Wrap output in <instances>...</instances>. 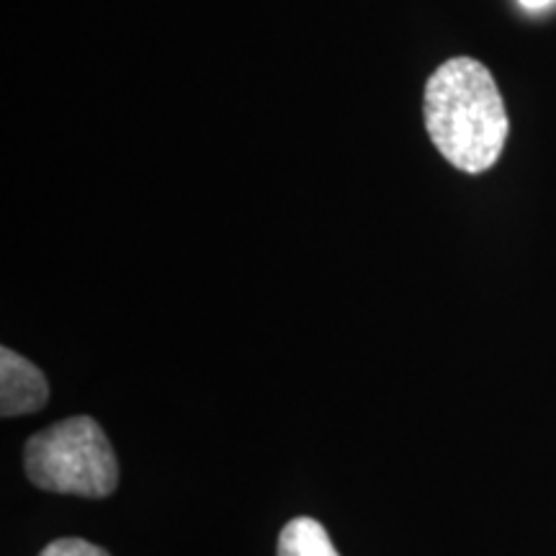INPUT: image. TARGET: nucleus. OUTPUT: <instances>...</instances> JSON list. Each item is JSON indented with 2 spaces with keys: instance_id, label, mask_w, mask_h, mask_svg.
Returning a JSON list of instances; mask_svg holds the SVG:
<instances>
[{
  "instance_id": "nucleus-5",
  "label": "nucleus",
  "mask_w": 556,
  "mask_h": 556,
  "mask_svg": "<svg viewBox=\"0 0 556 556\" xmlns=\"http://www.w3.org/2000/svg\"><path fill=\"white\" fill-rule=\"evenodd\" d=\"M39 556H111L106 548L90 544L86 539H58L41 548Z\"/></svg>"
},
{
  "instance_id": "nucleus-2",
  "label": "nucleus",
  "mask_w": 556,
  "mask_h": 556,
  "mask_svg": "<svg viewBox=\"0 0 556 556\" xmlns=\"http://www.w3.org/2000/svg\"><path fill=\"white\" fill-rule=\"evenodd\" d=\"M26 477L58 495L109 497L119 484V464L93 417L78 415L39 430L24 448Z\"/></svg>"
},
{
  "instance_id": "nucleus-3",
  "label": "nucleus",
  "mask_w": 556,
  "mask_h": 556,
  "mask_svg": "<svg viewBox=\"0 0 556 556\" xmlns=\"http://www.w3.org/2000/svg\"><path fill=\"white\" fill-rule=\"evenodd\" d=\"M50 400L45 374L11 348H0V415L37 413Z\"/></svg>"
},
{
  "instance_id": "nucleus-1",
  "label": "nucleus",
  "mask_w": 556,
  "mask_h": 556,
  "mask_svg": "<svg viewBox=\"0 0 556 556\" xmlns=\"http://www.w3.org/2000/svg\"><path fill=\"white\" fill-rule=\"evenodd\" d=\"M426 129L435 150L464 173L490 170L503 155L510 122L492 73L479 60H446L426 86Z\"/></svg>"
},
{
  "instance_id": "nucleus-4",
  "label": "nucleus",
  "mask_w": 556,
  "mask_h": 556,
  "mask_svg": "<svg viewBox=\"0 0 556 556\" xmlns=\"http://www.w3.org/2000/svg\"><path fill=\"white\" fill-rule=\"evenodd\" d=\"M278 556H340L338 548L315 518H294L278 536Z\"/></svg>"
},
{
  "instance_id": "nucleus-6",
  "label": "nucleus",
  "mask_w": 556,
  "mask_h": 556,
  "mask_svg": "<svg viewBox=\"0 0 556 556\" xmlns=\"http://www.w3.org/2000/svg\"><path fill=\"white\" fill-rule=\"evenodd\" d=\"M518 3L523 5L526 11H544L554 3V0H518Z\"/></svg>"
}]
</instances>
